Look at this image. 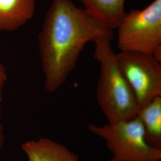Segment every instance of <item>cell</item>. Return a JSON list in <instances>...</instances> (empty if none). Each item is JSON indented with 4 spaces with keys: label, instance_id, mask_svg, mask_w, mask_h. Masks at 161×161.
I'll use <instances>...</instances> for the list:
<instances>
[{
    "label": "cell",
    "instance_id": "6da1fadb",
    "mask_svg": "<svg viewBox=\"0 0 161 161\" xmlns=\"http://www.w3.org/2000/svg\"><path fill=\"white\" fill-rule=\"evenodd\" d=\"M113 38L114 29L99 23L71 0H52L38 35L47 91L54 92L64 85L87 43Z\"/></svg>",
    "mask_w": 161,
    "mask_h": 161
},
{
    "label": "cell",
    "instance_id": "7a4b0ae2",
    "mask_svg": "<svg viewBox=\"0 0 161 161\" xmlns=\"http://www.w3.org/2000/svg\"><path fill=\"white\" fill-rule=\"evenodd\" d=\"M111 41L94 42V57L100 64L96 98L109 124L127 121L137 116L139 109L134 92L117 63Z\"/></svg>",
    "mask_w": 161,
    "mask_h": 161
},
{
    "label": "cell",
    "instance_id": "3957f363",
    "mask_svg": "<svg viewBox=\"0 0 161 161\" xmlns=\"http://www.w3.org/2000/svg\"><path fill=\"white\" fill-rule=\"evenodd\" d=\"M116 29L120 52L147 54L161 62V0L126 13Z\"/></svg>",
    "mask_w": 161,
    "mask_h": 161
},
{
    "label": "cell",
    "instance_id": "277c9868",
    "mask_svg": "<svg viewBox=\"0 0 161 161\" xmlns=\"http://www.w3.org/2000/svg\"><path fill=\"white\" fill-rule=\"evenodd\" d=\"M88 130L104 140L112 153L108 161H161V149L147 143L143 125L137 116L103 126L91 124Z\"/></svg>",
    "mask_w": 161,
    "mask_h": 161
},
{
    "label": "cell",
    "instance_id": "5b68a950",
    "mask_svg": "<svg viewBox=\"0 0 161 161\" xmlns=\"http://www.w3.org/2000/svg\"><path fill=\"white\" fill-rule=\"evenodd\" d=\"M118 66L136 97L139 108L161 96V62L142 53H116Z\"/></svg>",
    "mask_w": 161,
    "mask_h": 161
},
{
    "label": "cell",
    "instance_id": "8992f818",
    "mask_svg": "<svg viewBox=\"0 0 161 161\" xmlns=\"http://www.w3.org/2000/svg\"><path fill=\"white\" fill-rule=\"evenodd\" d=\"M28 161H79V156L65 146L47 138L29 140L22 144Z\"/></svg>",
    "mask_w": 161,
    "mask_h": 161
},
{
    "label": "cell",
    "instance_id": "52a82bcc",
    "mask_svg": "<svg viewBox=\"0 0 161 161\" xmlns=\"http://www.w3.org/2000/svg\"><path fill=\"white\" fill-rule=\"evenodd\" d=\"M35 0H0V31L20 28L34 14Z\"/></svg>",
    "mask_w": 161,
    "mask_h": 161
},
{
    "label": "cell",
    "instance_id": "ba28073f",
    "mask_svg": "<svg viewBox=\"0 0 161 161\" xmlns=\"http://www.w3.org/2000/svg\"><path fill=\"white\" fill-rule=\"evenodd\" d=\"M86 12L104 26L116 29L126 12L125 0H79Z\"/></svg>",
    "mask_w": 161,
    "mask_h": 161
},
{
    "label": "cell",
    "instance_id": "9c48e42d",
    "mask_svg": "<svg viewBox=\"0 0 161 161\" xmlns=\"http://www.w3.org/2000/svg\"><path fill=\"white\" fill-rule=\"evenodd\" d=\"M137 116L143 125L147 143L153 147L161 149V96L140 108Z\"/></svg>",
    "mask_w": 161,
    "mask_h": 161
},
{
    "label": "cell",
    "instance_id": "30bf717a",
    "mask_svg": "<svg viewBox=\"0 0 161 161\" xmlns=\"http://www.w3.org/2000/svg\"><path fill=\"white\" fill-rule=\"evenodd\" d=\"M7 79L6 70L4 65L0 62V102L3 99V90Z\"/></svg>",
    "mask_w": 161,
    "mask_h": 161
},
{
    "label": "cell",
    "instance_id": "8fae6325",
    "mask_svg": "<svg viewBox=\"0 0 161 161\" xmlns=\"http://www.w3.org/2000/svg\"><path fill=\"white\" fill-rule=\"evenodd\" d=\"M4 142V136L3 132V126L1 122V112L0 109V150L1 149Z\"/></svg>",
    "mask_w": 161,
    "mask_h": 161
},
{
    "label": "cell",
    "instance_id": "7c38bea8",
    "mask_svg": "<svg viewBox=\"0 0 161 161\" xmlns=\"http://www.w3.org/2000/svg\"></svg>",
    "mask_w": 161,
    "mask_h": 161
}]
</instances>
